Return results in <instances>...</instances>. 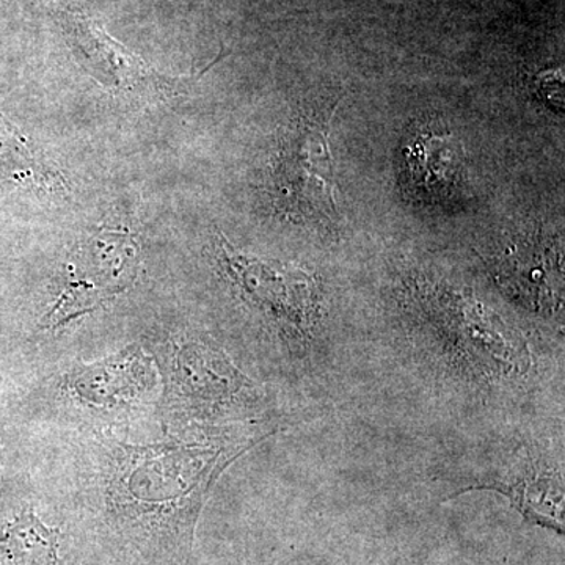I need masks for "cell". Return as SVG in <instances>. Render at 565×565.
Segmentation results:
<instances>
[{"instance_id": "ba28073f", "label": "cell", "mask_w": 565, "mask_h": 565, "mask_svg": "<svg viewBox=\"0 0 565 565\" xmlns=\"http://www.w3.org/2000/svg\"><path fill=\"white\" fill-rule=\"evenodd\" d=\"M412 185L426 193L445 192L456 181L462 150L452 136L419 134L404 151Z\"/></svg>"}, {"instance_id": "52a82bcc", "label": "cell", "mask_w": 565, "mask_h": 565, "mask_svg": "<svg viewBox=\"0 0 565 565\" xmlns=\"http://www.w3.org/2000/svg\"><path fill=\"white\" fill-rule=\"evenodd\" d=\"M154 386V364L137 344L95 362L74 364L62 381L63 392L71 399L98 412L139 403Z\"/></svg>"}, {"instance_id": "277c9868", "label": "cell", "mask_w": 565, "mask_h": 565, "mask_svg": "<svg viewBox=\"0 0 565 565\" xmlns=\"http://www.w3.org/2000/svg\"><path fill=\"white\" fill-rule=\"evenodd\" d=\"M222 267L244 299L280 323L289 337L307 341L318 315V286L310 274L277 262L243 255L217 237Z\"/></svg>"}, {"instance_id": "3957f363", "label": "cell", "mask_w": 565, "mask_h": 565, "mask_svg": "<svg viewBox=\"0 0 565 565\" xmlns=\"http://www.w3.org/2000/svg\"><path fill=\"white\" fill-rule=\"evenodd\" d=\"M141 247L134 234L120 228L93 230L74 245L54 302L40 321V330L55 332L95 313L128 292L139 278Z\"/></svg>"}, {"instance_id": "8992f818", "label": "cell", "mask_w": 565, "mask_h": 565, "mask_svg": "<svg viewBox=\"0 0 565 565\" xmlns=\"http://www.w3.org/2000/svg\"><path fill=\"white\" fill-rule=\"evenodd\" d=\"M61 22L68 33L82 65L90 71L104 87L134 95L141 99H170L182 95L185 88L200 79L211 66L196 76L170 77L159 73L111 39L102 25L79 11H65Z\"/></svg>"}, {"instance_id": "7a4b0ae2", "label": "cell", "mask_w": 565, "mask_h": 565, "mask_svg": "<svg viewBox=\"0 0 565 565\" xmlns=\"http://www.w3.org/2000/svg\"><path fill=\"white\" fill-rule=\"evenodd\" d=\"M163 411L188 419H218L252 407L256 385L206 340L177 337L162 345Z\"/></svg>"}, {"instance_id": "30bf717a", "label": "cell", "mask_w": 565, "mask_h": 565, "mask_svg": "<svg viewBox=\"0 0 565 565\" xmlns=\"http://www.w3.org/2000/svg\"><path fill=\"white\" fill-rule=\"evenodd\" d=\"M52 185L51 170L36 158L28 137L0 110V188L47 191Z\"/></svg>"}, {"instance_id": "5b68a950", "label": "cell", "mask_w": 565, "mask_h": 565, "mask_svg": "<svg viewBox=\"0 0 565 565\" xmlns=\"http://www.w3.org/2000/svg\"><path fill=\"white\" fill-rule=\"evenodd\" d=\"M333 115L303 120L282 141L274 169V184L282 210L303 217L333 222L338 215L337 178L330 150L329 128Z\"/></svg>"}, {"instance_id": "9c48e42d", "label": "cell", "mask_w": 565, "mask_h": 565, "mask_svg": "<svg viewBox=\"0 0 565 565\" xmlns=\"http://www.w3.org/2000/svg\"><path fill=\"white\" fill-rule=\"evenodd\" d=\"M61 533L24 508L0 526V555L14 565H57Z\"/></svg>"}, {"instance_id": "6da1fadb", "label": "cell", "mask_w": 565, "mask_h": 565, "mask_svg": "<svg viewBox=\"0 0 565 565\" xmlns=\"http://www.w3.org/2000/svg\"><path fill=\"white\" fill-rule=\"evenodd\" d=\"M273 434L218 430L206 440L111 446L104 481L110 525L139 548L185 555L223 471Z\"/></svg>"}]
</instances>
